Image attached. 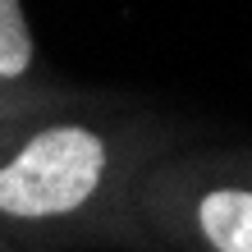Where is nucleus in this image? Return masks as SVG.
Listing matches in <instances>:
<instances>
[{
    "label": "nucleus",
    "mask_w": 252,
    "mask_h": 252,
    "mask_svg": "<svg viewBox=\"0 0 252 252\" xmlns=\"http://www.w3.org/2000/svg\"><path fill=\"white\" fill-rule=\"evenodd\" d=\"M174 147L179 124L110 92L0 120V234L19 252L147 248L138 192Z\"/></svg>",
    "instance_id": "f257e3e1"
},
{
    "label": "nucleus",
    "mask_w": 252,
    "mask_h": 252,
    "mask_svg": "<svg viewBox=\"0 0 252 252\" xmlns=\"http://www.w3.org/2000/svg\"><path fill=\"white\" fill-rule=\"evenodd\" d=\"M87 96L92 92L51 78L23 5L0 0V101H14L23 110H55V106H73V101H87Z\"/></svg>",
    "instance_id": "f03ea898"
},
{
    "label": "nucleus",
    "mask_w": 252,
    "mask_h": 252,
    "mask_svg": "<svg viewBox=\"0 0 252 252\" xmlns=\"http://www.w3.org/2000/svg\"><path fill=\"white\" fill-rule=\"evenodd\" d=\"M14 115H32V110H23V106H14V101H0V120H14Z\"/></svg>",
    "instance_id": "7ed1b4c3"
},
{
    "label": "nucleus",
    "mask_w": 252,
    "mask_h": 252,
    "mask_svg": "<svg viewBox=\"0 0 252 252\" xmlns=\"http://www.w3.org/2000/svg\"><path fill=\"white\" fill-rule=\"evenodd\" d=\"M0 252H19V248H14V243L5 239V234H0Z\"/></svg>",
    "instance_id": "20e7f679"
}]
</instances>
